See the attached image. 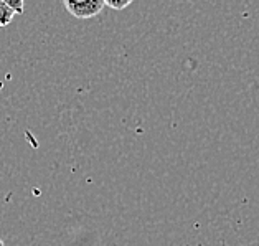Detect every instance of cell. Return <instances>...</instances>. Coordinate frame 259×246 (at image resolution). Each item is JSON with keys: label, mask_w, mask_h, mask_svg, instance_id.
I'll return each mask as SVG.
<instances>
[{"label": "cell", "mask_w": 259, "mask_h": 246, "mask_svg": "<svg viewBox=\"0 0 259 246\" xmlns=\"http://www.w3.org/2000/svg\"><path fill=\"white\" fill-rule=\"evenodd\" d=\"M63 7H65L74 18L79 20H88V18L96 17L104 9L103 0H84V2H69L63 0Z\"/></svg>", "instance_id": "cell-1"}, {"label": "cell", "mask_w": 259, "mask_h": 246, "mask_svg": "<svg viewBox=\"0 0 259 246\" xmlns=\"http://www.w3.org/2000/svg\"><path fill=\"white\" fill-rule=\"evenodd\" d=\"M17 14L10 9L7 0H0V27H7L12 23Z\"/></svg>", "instance_id": "cell-2"}, {"label": "cell", "mask_w": 259, "mask_h": 246, "mask_svg": "<svg viewBox=\"0 0 259 246\" xmlns=\"http://www.w3.org/2000/svg\"><path fill=\"white\" fill-rule=\"evenodd\" d=\"M131 4H132V0H106L104 7H109L112 10H124V9H127Z\"/></svg>", "instance_id": "cell-3"}, {"label": "cell", "mask_w": 259, "mask_h": 246, "mask_svg": "<svg viewBox=\"0 0 259 246\" xmlns=\"http://www.w3.org/2000/svg\"><path fill=\"white\" fill-rule=\"evenodd\" d=\"M10 9L15 12V14H23V9H25V4L23 0H7Z\"/></svg>", "instance_id": "cell-4"}, {"label": "cell", "mask_w": 259, "mask_h": 246, "mask_svg": "<svg viewBox=\"0 0 259 246\" xmlns=\"http://www.w3.org/2000/svg\"><path fill=\"white\" fill-rule=\"evenodd\" d=\"M0 246H5V244H4V241H2V238H0Z\"/></svg>", "instance_id": "cell-5"}]
</instances>
